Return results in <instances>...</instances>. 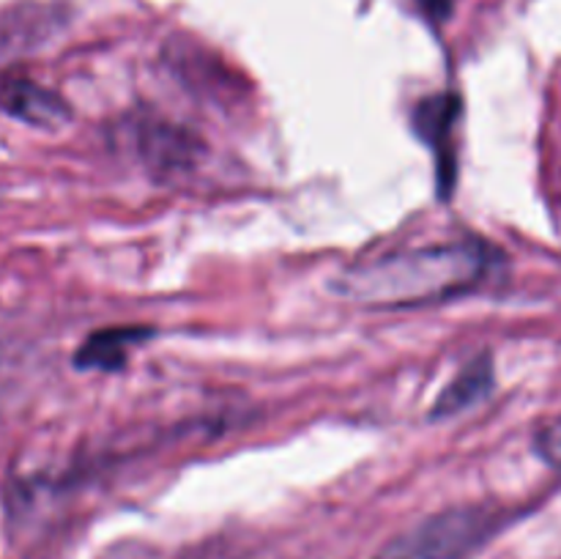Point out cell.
<instances>
[{"label":"cell","instance_id":"1","mask_svg":"<svg viewBox=\"0 0 561 559\" xmlns=\"http://www.w3.org/2000/svg\"><path fill=\"white\" fill-rule=\"evenodd\" d=\"M496 252L482 241H447L356 263L337 277L345 299L367 307H420L455 299L485 283Z\"/></svg>","mask_w":561,"mask_h":559},{"label":"cell","instance_id":"2","mask_svg":"<svg viewBox=\"0 0 561 559\" xmlns=\"http://www.w3.org/2000/svg\"><path fill=\"white\" fill-rule=\"evenodd\" d=\"M491 513L480 507H455L431 515L389 540L376 559H466L493 532Z\"/></svg>","mask_w":561,"mask_h":559},{"label":"cell","instance_id":"3","mask_svg":"<svg viewBox=\"0 0 561 559\" xmlns=\"http://www.w3.org/2000/svg\"><path fill=\"white\" fill-rule=\"evenodd\" d=\"M0 107L14 118L31 126H44V129H55V126L69 121V107L58 93L27 80L3 82L0 85Z\"/></svg>","mask_w":561,"mask_h":559},{"label":"cell","instance_id":"4","mask_svg":"<svg viewBox=\"0 0 561 559\" xmlns=\"http://www.w3.org/2000/svg\"><path fill=\"white\" fill-rule=\"evenodd\" d=\"M493 387V367L488 356L469 362L453 381L447 384L442 395H438L436 406H433L431 417L433 420H444V417L463 414L466 409H471L474 403H480Z\"/></svg>","mask_w":561,"mask_h":559},{"label":"cell","instance_id":"5","mask_svg":"<svg viewBox=\"0 0 561 559\" xmlns=\"http://www.w3.org/2000/svg\"><path fill=\"white\" fill-rule=\"evenodd\" d=\"M146 338V329H102L80 345L75 362L85 370H118L126 365L131 349Z\"/></svg>","mask_w":561,"mask_h":559},{"label":"cell","instance_id":"6","mask_svg":"<svg viewBox=\"0 0 561 559\" xmlns=\"http://www.w3.org/2000/svg\"><path fill=\"white\" fill-rule=\"evenodd\" d=\"M453 3L455 0H420L422 9H425L431 16H436V20L447 16L449 9H453Z\"/></svg>","mask_w":561,"mask_h":559}]
</instances>
